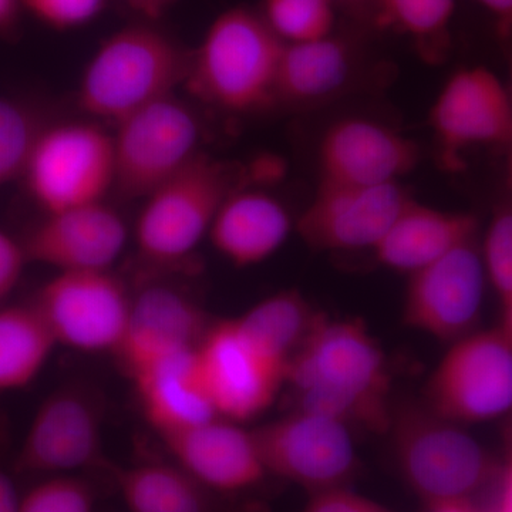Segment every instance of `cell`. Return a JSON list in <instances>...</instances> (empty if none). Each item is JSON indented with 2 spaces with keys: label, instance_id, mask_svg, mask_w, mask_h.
<instances>
[{
  "label": "cell",
  "instance_id": "6da1fadb",
  "mask_svg": "<svg viewBox=\"0 0 512 512\" xmlns=\"http://www.w3.org/2000/svg\"><path fill=\"white\" fill-rule=\"evenodd\" d=\"M285 384L292 387L295 410L376 433L389 430L386 357L360 319L318 316L289 362Z\"/></svg>",
  "mask_w": 512,
  "mask_h": 512
},
{
  "label": "cell",
  "instance_id": "7a4b0ae2",
  "mask_svg": "<svg viewBox=\"0 0 512 512\" xmlns=\"http://www.w3.org/2000/svg\"><path fill=\"white\" fill-rule=\"evenodd\" d=\"M284 46L261 13L245 6L225 10L190 53L184 83L194 96L218 109H262L276 99Z\"/></svg>",
  "mask_w": 512,
  "mask_h": 512
},
{
  "label": "cell",
  "instance_id": "3957f363",
  "mask_svg": "<svg viewBox=\"0 0 512 512\" xmlns=\"http://www.w3.org/2000/svg\"><path fill=\"white\" fill-rule=\"evenodd\" d=\"M190 53L154 22L107 37L87 64L79 104L90 116L119 123L148 104L173 96L185 82Z\"/></svg>",
  "mask_w": 512,
  "mask_h": 512
},
{
  "label": "cell",
  "instance_id": "277c9868",
  "mask_svg": "<svg viewBox=\"0 0 512 512\" xmlns=\"http://www.w3.org/2000/svg\"><path fill=\"white\" fill-rule=\"evenodd\" d=\"M389 430L404 480L429 505L470 501L497 477V461L487 448L427 407L393 413Z\"/></svg>",
  "mask_w": 512,
  "mask_h": 512
},
{
  "label": "cell",
  "instance_id": "5b68a950",
  "mask_svg": "<svg viewBox=\"0 0 512 512\" xmlns=\"http://www.w3.org/2000/svg\"><path fill=\"white\" fill-rule=\"evenodd\" d=\"M237 173L198 153L151 192L136 225L138 251L153 262L180 261L207 237L215 215L232 192Z\"/></svg>",
  "mask_w": 512,
  "mask_h": 512
},
{
  "label": "cell",
  "instance_id": "8992f818",
  "mask_svg": "<svg viewBox=\"0 0 512 512\" xmlns=\"http://www.w3.org/2000/svg\"><path fill=\"white\" fill-rule=\"evenodd\" d=\"M431 412L453 423H484L512 406V329L504 325L456 340L427 383Z\"/></svg>",
  "mask_w": 512,
  "mask_h": 512
},
{
  "label": "cell",
  "instance_id": "52a82bcc",
  "mask_svg": "<svg viewBox=\"0 0 512 512\" xmlns=\"http://www.w3.org/2000/svg\"><path fill=\"white\" fill-rule=\"evenodd\" d=\"M23 177L46 214L104 202L114 184L113 138L90 124L43 128Z\"/></svg>",
  "mask_w": 512,
  "mask_h": 512
},
{
  "label": "cell",
  "instance_id": "ba28073f",
  "mask_svg": "<svg viewBox=\"0 0 512 512\" xmlns=\"http://www.w3.org/2000/svg\"><path fill=\"white\" fill-rule=\"evenodd\" d=\"M200 124L173 96L154 101L116 123L113 188L147 198L197 156Z\"/></svg>",
  "mask_w": 512,
  "mask_h": 512
},
{
  "label": "cell",
  "instance_id": "9c48e42d",
  "mask_svg": "<svg viewBox=\"0 0 512 512\" xmlns=\"http://www.w3.org/2000/svg\"><path fill=\"white\" fill-rule=\"evenodd\" d=\"M131 298L126 286L103 271L57 272L32 305L57 348L116 355L126 333Z\"/></svg>",
  "mask_w": 512,
  "mask_h": 512
},
{
  "label": "cell",
  "instance_id": "30bf717a",
  "mask_svg": "<svg viewBox=\"0 0 512 512\" xmlns=\"http://www.w3.org/2000/svg\"><path fill=\"white\" fill-rule=\"evenodd\" d=\"M195 356L215 412L234 423L265 413L286 383L288 367L251 342L235 318L208 326Z\"/></svg>",
  "mask_w": 512,
  "mask_h": 512
},
{
  "label": "cell",
  "instance_id": "8fae6325",
  "mask_svg": "<svg viewBox=\"0 0 512 512\" xmlns=\"http://www.w3.org/2000/svg\"><path fill=\"white\" fill-rule=\"evenodd\" d=\"M266 474L318 491L342 487L356 470L349 427L322 414L295 410L251 430Z\"/></svg>",
  "mask_w": 512,
  "mask_h": 512
},
{
  "label": "cell",
  "instance_id": "7c38bea8",
  "mask_svg": "<svg viewBox=\"0 0 512 512\" xmlns=\"http://www.w3.org/2000/svg\"><path fill=\"white\" fill-rule=\"evenodd\" d=\"M103 460V414L82 387H62L37 407L20 444L15 471L23 476L76 474Z\"/></svg>",
  "mask_w": 512,
  "mask_h": 512
},
{
  "label": "cell",
  "instance_id": "4fadbf2b",
  "mask_svg": "<svg viewBox=\"0 0 512 512\" xmlns=\"http://www.w3.org/2000/svg\"><path fill=\"white\" fill-rule=\"evenodd\" d=\"M485 285L483 259L468 241L410 274L404 323L437 339L463 338L480 316Z\"/></svg>",
  "mask_w": 512,
  "mask_h": 512
},
{
  "label": "cell",
  "instance_id": "5bb4252c",
  "mask_svg": "<svg viewBox=\"0 0 512 512\" xmlns=\"http://www.w3.org/2000/svg\"><path fill=\"white\" fill-rule=\"evenodd\" d=\"M430 126L447 168L461 167L471 147L507 146L512 137L510 93L485 67L458 70L444 84L430 110Z\"/></svg>",
  "mask_w": 512,
  "mask_h": 512
},
{
  "label": "cell",
  "instance_id": "9a60e30c",
  "mask_svg": "<svg viewBox=\"0 0 512 512\" xmlns=\"http://www.w3.org/2000/svg\"><path fill=\"white\" fill-rule=\"evenodd\" d=\"M409 201L397 183L373 187L320 183L296 227L316 249H375Z\"/></svg>",
  "mask_w": 512,
  "mask_h": 512
},
{
  "label": "cell",
  "instance_id": "2e32d148",
  "mask_svg": "<svg viewBox=\"0 0 512 512\" xmlns=\"http://www.w3.org/2000/svg\"><path fill=\"white\" fill-rule=\"evenodd\" d=\"M419 158L417 144L392 128L365 119L338 121L320 141V183L359 187L397 183Z\"/></svg>",
  "mask_w": 512,
  "mask_h": 512
},
{
  "label": "cell",
  "instance_id": "e0dca14e",
  "mask_svg": "<svg viewBox=\"0 0 512 512\" xmlns=\"http://www.w3.org/2000/svg\"><path fill=\"white\" fill-rule=\"evenodd\" d=\"M126 224L104 202L46 214L23 242L28 262L57 272L103 271L126 247Z\"/></svg>",
  "mask_w": 512,
  "mask_h": 512
},
{
  "label": "cell",
  "instance_id": "ac0fdd59",
  "mask_svg": "<svg viewBox=\"0 0 512 512\" xmlns=\"http://www.w3.org/2000/svg\"><path fill=\"white\" fill-rule=\"evenodd\" d=\"M173 463L207 490L238 493L265 477L251 431L225 419L160 437Z\"/></svg>",
  "mask_w": 512,
  "mask_h": 512
},
{
  "label": "cell",
  "instance_id": "d6986e66",
  "mask_svg": "<svg viewBox=\"0 0 512 512\" xmlns=\"http://www.w3.org/2000/svg\"><path fill=\"white\" fill-rule=\"evenodd\" d=\"M208 325L197 306L180 292L151 286L133 298L116 356L128 377L165 357L197 348Z\"/></svg>",
  "mask_w": 512,
  "mask_h": 512
},
{
  "label": "cell",
  "instance_id": "ffe728a7",
  "mask_svg": "<svg viewBox=\"0 0 512 512\" xmlns=\"http://www.w3.org/2000/svg\"><path fill=\"white\" fill-rule=\"evenodd\" d=\"M195 349L165 357L130 377L141 412L158 437L220 417L202 382Z\"/></svg>",
  "mask_w": 512,
  "mask_h": 512
},
{
  "label": "cell",
  "instance_id": "44dd1931",
  "mask_svg": "<svg viewBox=\"0 0 512 512\" xmlns=\"http://www.w3.org/2000/svg\"><path fill=\"white\" fill-rule=\"evenodd\" d=\"M292 221L281 202L238 188L221 205L208 232L212 245L238 268L261 264L284 245Z\"/></svg>",
  "mask_w": 512,
  "mask_h": 512
},
{
  "label": "cell",
  "instance_id": "7402d4cb",
  "mask_svg": "<svg viewBox=\"0 0 512 512\" xmlns=\"http://www.w3.org/2000/svg\"><path fill=\"white\" fill-rule=\"evenodd\" d=\"M476 231L473 215L436 210L410 200L373 251L380 264L413 274L473 241Z\"/></svg>",
  "mask_w": 512,
  "mask_h": 512
},
{
  "label": "cell",
  "instance_id": "603a6c76",
  "mask_svg": "<svg viewBox=\"0 0 512 512\" xmlns=\"http://www.w3.org/2000/svg\"><path fill=\"white\" fill-rule=\"evenodd\" d=\"M353 49L343 37L329 35L312 42L285 45L276 80V99L318 101L348 83Z\"/></svg>",
  "mask_w": 512,
  "mask_h": 512
},
{
  "label": "cell",
  "instance_id": "cb8c5ba5",
  "mask_svg": "<svg viewBox=\"0 0 512 512\" xmlns=\"http://www.w3.org/2000/svg\"><path fill=\"white\" fill-rule=\"evenodd\" d=\"M130 512H210L207 488L174 463L111 468Z\"/></svg>",
  "mask_w": 512,
  "mask_h": 512
},
{
  "label": "cell",
  "instance_id": "d4e9b609",
  "mask_svg": "<svg viewBox=\"0 0 512 512\" xmlns=\"http://www.w3.org/2000/svg\"><path fill=\"white\" fill-rule=\"evenodd\" d=\"M56 348L32 302L0 308V393L35 382Z\"/></svg>",
  "mask_w": 512,
  "mask_h": 512
},
{
  "label": "cell",
  "instance_id": "484cf974",
  "mask_svg": "<svg viewBox=\"0 0 512 512\" xmlns=\"http://www.w3.org/2000/svg\"><path fill=\"white\" fill-rule=\"evenodd\" d=\"M318 316L301 293L285 291L256 303L235 320L262 352L288 367Z\"/></svg>",
  "mask_w": 512,
  "mask_h": 512
},
{
  "label": "cell",
  "instance_id": "4316f807",
  "mask_svg": "<svg viewBox=\"0 0 512 512\" xmlns=\"http://www.w3.org/2000/svg\"><path fill=\"white\" fill-rule=\"evenodd\" d=\"M456 0H372L365 20L379 30L412 37L426 55L447 45Z\"/></svg>",
  "mask_w": 512,
  "mask_h": 512
},
{
  "label": "cell",
  "instance_id": "83f0119b",
  "mask_svg": "<svg viewBox=\"0 0 512 512\" xmlns=\"http://www.w3.org/2000/svg\"><path fill=\"white\" fill-rule=\"evenodd\" d=\"M262 18L285 45L312 42L332 35L333 0H262Z\"/></svg>",
  "mask_w": 512,
  "mask_h": 512
},
{
  "label": "cell",
  "instance_id": "f1b7e54d",
  "mask_svg": "<svg viewBox=\"0 0 512 512\" xmlns=\"http://www.w3.org/2000/svg\"><path fill=\"white\" fill-rule=\"evenodd\" d=\"M43 128L30 111L0 99V187L25 173Z\"/></svg>",
  "mask_w": 512,
  "mask_h": 512
},
{
  "label": "cell",
  "instance_id": "f546056e",
  "mask_svg": "<svg viewBox=\"0 0 512 512\" xmlns=\"http://www.w3.org/2000/svg\"><path fill=\"white\" fill-rule=\"evenodd\" d=\"M483 259L487 282L493 286L503 309L501 325L512 329V214L510 208L497 211L485 234Z\"/></svg>",
  "mask_w": 512,
  "mask_h": 512
},
{
  "label": "cell",
  "instance_id": "4dcf8cb0",
  "mask_svg": "<svg viewBox=\"0 0 512 512\" xmlns=\"http://www.w3.org/2000/svg\"><path fill=\"white\" fill-rule=\"evenodd\" d=\"M92 485L76 474L43 477L20 495L19 512H94Z\"/></svg>",
  "mask_w": 512,
  "mask_h": 512
},
{
  "label": "cell",
  "instance_id": "1f68e13d",
  "mask_svg": "<svg viewBox=\"0 0 512 512\" xmlns=\"http://www.w3.org/2000/svg\"><path fill=\"white\" fill-rule=\"evenodd\" d=\"M40 22L56 30L82 28L106 8L107 0H19Z\"/></svg>",
  "mask_w": 512,
  "mask_h": 512
},
{
  "label": "cell",
  "instance_id": "d6a6232c",
  "mask_svg": "<svg viewBox=\"0 0 512 512\" xmlns=\"http://www.w3.org/2000/svg\"><path fill=\"white\" fill-rule=\"evenodd\" d=\"M302 512H392L343 487L318 491Z\"/></svg>",
  "mask_w": 512,
  "mask_h": 512
},
{
  "label": "cell",
  "instance_id": "836d02e7",
  "mask_svg": "<svg viewBox=\"0 0 512 512\" xmlns=\"http://www.w3.org/2000/svg\"><path fill=\"white\" fill-rule=\"evenodd\" d=\"M26 262L22 244L0 231V302L18 285Z\"/></svg>",
  "mask_w": 512,
  "mask_h": 512
},
{
  "label": "cell",
  "instance_id": "e575fe53",
  "mask_svg": "<svg viewBox=\"0 0 512 512\" xmlns=\"http://www.w3.org/2000/svg\"><path fill=\"white\" fill-rule=\"evenodd\" d=\"M495 20L498 36L507 40L511 35L512 0H476Z\"/></svg>",
  "mask_w": 512,
  "mask_h": 512
},
{
  "label": "cell",
  "instance_id": "d590c367",
  "mask_svg": "<svg viewBox=\"0 0 512 512\" xmlns=\"http://www.w3.org/2000/svg\"><path fill=\"white\" fill-rule=\"evenodd\" d=\"M252 177L262 183H278L286 174V164L282 158L265 156L258 158L251 168Z\"/></svg>",
  "mask_w": 512,
  "mask_h": 512
},
{
  "label": "cell",
  "instance_id": "8d00e7d4",
  "mask_svg": "<svg viewBox=\"0 0 512 512\" xmlns=\"http://www.w3.org/2000/svg\"><path fill=\"white\" fill-rule=\"evenodd\" d=\"M178 0H124V3L144 22L157 23Z\"/></svg>",
  "mask_w": 512,
  "mask_h": 512
},
{
  "label": "cell",
  "instance_id": "74e56055",
  "mask_svg": "<svg viewBox=\"0 0 512 512\" xmlns=\"http://www.w3.org/2000/svg\"><path fill=\"white\" fill-rule=\"evenodd\" d=\"M20 495L12 477L0 468V512H19Z\"/></svg>",
  "mask_w": 512,
  "mask_h": 512
},
{
  "label": "cell",
  "instance_id": "f35d334b",
  "mask_svg": "<svg viewBox=\"0 0 512 512\" xmlns=\"http://www.w3.org/2000/svg\"><path fill=\"white\" fill-rule=\"evenodd\" d=\"M19 9V0H0V32H8L15 26Z\"/></svg>",
  "mask_w": 512,
  "mask_h": 512
},
{
  "label": "cell",
  "instance_id": "ab89813d",
  "mask_svg": "<svg viewBox=\"0 0 512 512\" xmlns=\"http://www.w3.org/2000/svg\"><path fill=\"white\" fill-rule=\"evenodd\" d=\"M430 512H478L470 501H451L430 505Z\"/></svg>",
  "mask_w": 512,
  "mask_h": 512
},
{
  "label": "cell",
  "instance_id": "60d3db41",
  "mask_svg": "<svg viewBox=\"0 0 512 512\" xmlns=\"http://www.w3.org/2000/svg\"><path fill=\"white\" fill-rule=\"evenodd\" d=\"M333 2H335L336 6H342V8L348 9L353 15L365 19L367 9H369L372 0H333Z\"/></svg>",
  "mask_w": 512,
  "mask_h": 512
},
{
  "label": "cell",
  "instance_id": "b9f144b4",
  "mask_svg": "<svg viewBox=\"0 0 512 512\" xmlns=\"http://www.w3.org/2000/svg\"><path fill=\"white\" fill-rule=\"evenodd\" d=\"M495 512H512L511 503V483L508 480V484H505L503 498H501L500 507Z\"/></svg>",
  "mask_w": 512,
  "mask_h": 512
}]
</instances>
